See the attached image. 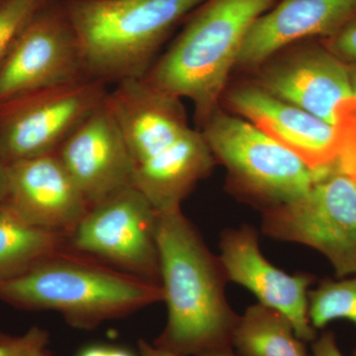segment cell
<instances>
[{
    "instance_id": "4fadbf2b",
    "label": "cell",
    "mask_w": 356,
    "mask_h": 356,
    "mask_svg": "<svg viewBox=\"0 0 356 356\" xmlns=\"http://www.w3.org/2000/svg\"><path fill=\"white\" fill-rule=\"evenodd\" d=\"M89 207L134 185L127 143L107 98L56 152Z\"/></svg>"
},
{
    "instance_id": "7a4b0ae2",
    "label": "cell",
    "mask_w": 356,
    "mask_h": 356,
    "mask_svg": "<svg viewBox=\"0 0 356 356\" xmlns=\"http://www.w3.org/2000/svg\"><path fill=\"white\" fill-rule=\"evenodd\" d=\"M158 247L168 321L153 343L179 356L233 348L240 316L225 295L228 278L181 208L159 213Z\"/></svg>"
},
{
    "instance_id": "3957f363",
    "label": "cell",
    "mask_w": 356,
    "mask_h": 356,
    "mask_svg": "<svg viewBox=\"0 0 356 356\" xmlns=\"http://www.w3.org/2000/svg\"><path fill=\"white\" fill-rule=\"evenodd\" d=\"M0 300L23 310L57 312L72 327L91 330L163 301V293L158 283L67 248L0 282Z\"/></svg>"
},
{
    "instance_id": "6da1fadb",
    "label": "cell",
    "mask_w": 356,
    "mask_h": 356,
    "mask_svg": "<svg viewBox=\"0 0 356 356\" xmlns=\"http://www.w3.org/2000/svg\"><path fill=\"white\" fill-rule=\"evenodd\" d=\"M107 103L127 143L135 187L159 213L180 209L216 161L203 134L189 126L179 98L130 79L109 91Z\"/></svg>"
},
{
    "instance_id": "44dd1931",
    "label": "cell",
    "mask_w": 356,
    "mask_h": 356,
    "mask_svg": "<svg viewBox=\"0 0 356 356\" xmlns=\"http://www.w3.org/2000/svg\"><path fill=\"white\" fill-rule=\"evenodd\" d=\"M48 332L33 327L22 336L0 334V356H27L41 348H48Z\"/></svg>"
},
{
    "instance_id": "52a82bcc",
    "label": "cell",
    "mask_w": 356,
    "mask_h": 356,
    "mask_svg": "<svg viewBox=\"0 0 356 356\" xmlns=\"http://www.w3.org/2000/svg\"><path fill=\"white\" fill-rule=\"evenodd\" d=\"M262 231L275 240L315 248L337 277L356 275L355 182L336 161L303 196L262 211Z\"/></svg>"
},
{
    "instance_id": "4dcf8cb0",
    "label": "cell",
    "mask_w": 356,
    "mask_h": 356,
    "mask_svg": "<svg viewBox=\"0 0 356 356\" xmlns=\"http://www.w3.org/2000/svg\"><path fill=\"white\" fill-rule=\"evenodd\" d=\"M0 1H1V0H0Z\"/></svg>"
},
{
    "instance_id": "7402d4cb",
    "label": "cell",
    "mask_w": 356,
    "mask_h": 356,
    "mask_svg": "<svg viewBox=\"0 0 356 356\" xmlns=\"http://www.w3.org/2000/svg\"><path fill=\"white\" fill-rule=\"evenodd\" d=\"M323 42L346 65L356 64V14L337 34L323 39Z\"/></svg>"
},
{
    "instance_id": "484cf974",
    "label": "cell",
    "mask_w": 356,
    "mask_h": 356,
    "mask_svg": "<svg viewBox=\"0 0 356 356\" xmlns=\"http://www.w3.org/2000/svg\"><path fill=\"white\" fill-rule=\"evenodd\" d=\"M7 194V165L0 158V201L6 200Z\"/></svg>"
},
{
    "instance_id": "9a60e30c",
    "label": "cell",
    "mask_w": 356,
    "mask_h": 356,
    "mask_svg": "<svg viewBox=\"0 0 356 356\" xmlns=\"http://www.w3.org/2000/svg\"><path fill=\"white\" fill-rule=\"evenodd\" d=\"M4 201L28 224L67 236L89 208L56 153L7 165Z\"/></svg>"
},
{
    "instance_id": "ac0fdd59",
    "label": "cell",
    "mask_w": 356,
    "mask_h": 356,
    "mask_svg": "<svg viewBox=\"0 0 356 356\" xmlns=\"http://www.w3.org/2000/svg\"><path fill=\"white\" fill-rule=\"evenodd\" d=\"M305 343L285 316L259 303L240 316L233 337L241 356H310Z\"/></svg>"
},
{
    "instance_id": "d4e9b609",
    "label": "cell",
    "mask_w": 356,
    "mask_h": 356,
    "mask_svg": "<svg viewBox=\"0 0 356 356\" xmlns=\"http://www.w3.org/2000/svg\"><path fill=\"white\" fill-rule=\"evenodd\" d=\"M140 356H179L172 351L159 348L156 344L147 343L145 339L138 341Z\"/></svg>"
},
{
    "instance_id": "4316f807",
    "label": "cell",
    "mask_w": 356,
    "mask_h": 356,
    "mask_svg": "<svg viewBox=\"0 0 356 356\" xmlns=\"http://www.w3.org/2000/svg\"><path fill=\"white\" fill-rule=\"evenodd\" d=\"M348 65V74H350L351 95H353V99L356 100V64Z\"/></svg>"
},
{
    "instance_id": "e0dca14e",
    "label": "cell",
    "mask_w": 356,
    "mask_h": 356,
    "mask_svg": "<svg viewBox=\"0 0 356 356\" xmlns=\"http://www.w3.org/2000/svg\"><path fill=\"white\" fill-rule=\"evenodd\" d=\"M69 248L67 236L32 226L0 201V282Z\"/></svg>"
},
{
    "instance_id": "5bb4252c",
    "label": "cell",
    "mask_w": 356,
    "mask_h": 356,
    "mask_svg": "<svg viewBox=\"0 0 356 356\" xmlns=\"http://www.w3.org/2000/svg\"><path fill=\"white\" fill-rule=\"evenodd\" d=\"M229 108L261 129L312 168L334 165L343 140L339 127L267 92L252 81L228 89Z\"/></svg>"
},
{
    "instance_id": "ba28073f",
    "label": "cell",
    "mask_w": 356,
    "mask_h": 356,
    "mask_svg": "<svg viewBox=\"0 0 356 356\" xmlns=\"http://www.w3.org/2000/svg\"><path fill=\"white\" fill-rule=\"evenodd\" d=\"M159 216L137 187H127L88 208L67 236L69 248L161 284Z\"/></svg>"
},
{
    "instance_id": "d6986e66",
    "label": "cell",
    "mask_w": 356,
    "mask_h": 356,
    "mask_svg": "<svg viewBox=\"0 0 356 356\" xmlns=\"http://www.w3.org/2000/svg\"><path fill=\"white\" fill-rule=\"evenodd\" d=\"M308 314L316 331L336 320L350 321L356 327V276L323 280L317 289L308 293Z\"/></svg>"
},
{
    "instance_id": "7c38bea8",
    "label": "cell",
    "mask_w": 356,
    "mask_h": 356,
    "mask_svg": "<svg viewBox=\"0 0 356 356\" xmlns=\"http://www.w3.org/2000/svg\"><path fill=\"white\" fill-rule=\"evenodd\" d=\"M220 248L219 257L228 281L247 288L259 304L285 316L304 343L317 339L308 314L309 287L314 276L289 275L271 264L259 250L257 229L250 225L222 232Z\"/></svg>"
},
{
    "instance_id": "8992f818",
    "label": "cell",
    "mask_w": 356,
    "mask_h": 356,
    "mask_svg": "<svg viewBox=\"0 0 356 356\" xmlns=\"http://www.w3.org/2000/svg\"><path fill=\"white\" fill-rule=\"evenodd\" d=\"M201 133L215 161L226 166L231 191L262 211L301 197L329 168H310L254 124L220 107Z\"/></svg>"
},
{
    "instance_id": "f1b7e54d",
    "label": "cell",
    "mask_w": 356,
    "mask_h": 356,
    "mask_svg": "<svg viewBox=\"0 0 356 356\" xmlns=\"http://www.w3.org/2000/svg\"><path fill=\"white\" fill-rule=\"evenodd\" d=\"M27 356H51V353L49 351L48 348H41V350L34 351V353H30V355Z\"/></svg>"
},
{
    "instance_id": "f546056e",
    "label": "cell",
    "mask_w": 356,
    "mask_h": 356,
    "mask_svg": "<svg viewBox=\"0 0 356 356\" xmlns=\"http://www.w3.org/2000/svg\"><path fill=\"white\" fill-rule=\"evenodd\" d=\"M355 356H356V348H355Z\"/></svg>"
},
{
    "instance_id": "5b68a950",
    "label": "cell",
    "mask_w": 356,
    "mask_h": 356,
    "mask_svg": "<svg viewBox=\"0 0 356 356\" xmlns=\"http://www.w3.org/2000/svg\"><path fill=\"white\" fill-rule=\"evenodd\" d=\"M89 77L143 79L161 47L205 0H62Z\"/></svg>"
},
{
    "instance_id": "2e32d148",
    "label": "cell",
    "mask_w": 356,
    "mask_h": 356,
    "mask_svg": "<svg viewBox=\"0 0 356 356\" xmlns=\"http://www.w3.org/2000/svg\"><path fill=\"white\" fill-rule=\"evenodd\" d=\"M356 14V0H278L245 37L235 69L254 70L298 42L327 39Z\"/></svg>"
},
{
    "instance_id": "277c9868",
    "label": "cell",
    "mask_w": 356,
    "mask_h": 356,
    "mask_svg": "<svg viewBox=\"0 0 356 356\" xmlns=\"http://www.w3.org/2000/svg\"><path fill=\"white\" fill-rule=\"evenodd\" d=\"M277 1L205 0L143 79L168 95L191 99L203 123L219 107L248 32Z\"/></svg>"
},
{
    "instance_id": "cb8c5ba5",
    "label": "cell",
    "mask_w": 356,
    "mask_h": 356,
    "mask_svg": "<svg viewBox=\"0 0 356 356\" xmlns=\"http://www.w3.org/2000/svg\"><path fill=\"white\" fill-rule=\"evenodd\" d=\"M311 356H344L337 346L336 336L325 331L312 343Z\"/></svg>"
},
{
    "instance_id": "83f0119b",
    "label": "cell",
    "mask_w": 356,
    "mask_h": 356,
    "mask_svg": "<svg viewBox=\"0 0 356 356\" xmlns=\"http://www.w3.org/2000/svg\"><path fill=\"white\" fill-rule=\"evenodd\" d=\"M201 356H238L234 353L233 348H222V350H218L211 351V353H206Z\"/></svg>"
},
{
    "instance_id": "9c48e42d",
    "label": "cell",
    "mask_w": 356,
    "mask_h": 356,
    "mask_svg": "<svg viewBox=\"0 0 356 356\" xmlns=\"http://www.w3.org/2000/svg\"><path fill=\"white\" fill-rule=\"evenodd\" d=\"M108 92L88 77L0 103V158L9 165L56 153Z\"/></svg>"
},
{
    "instance_id": "30bf717a",
    "label": "cell",
    "mask_w": 356,
    "mask_h": 356,
    "mask_svg": "<svg viewBox=\"0 0 356 356\" xmlns=\"http://www.w3.org/2000/svg\"><path fill=\"white\" fill-rule=\"evenodd\" d=\"M88 77L81 44L62 0H46L0 67V103Z\"/></svg>"
},
{
    "instance_id": "603a6c76",
    "label": "cell",
    "mask_w": 356,
    "mask_h": 356,
    "mask_svg": "<svg viewBox=\"0 0 356 356\" xmlns=\"http://www.w3.org/2000/svg\"><path fill=\"white\" fill-rule=\"evenodd\" d=\"M76 356H140L125 346L90 343L77 351Z\"/></svg>"
},
{
    "instance_id": "8fae6325",
    "label": "cell",
    "mask_w": 356,
    "mask_h": 356,
    "mask_svg": "<svg viewBox=\"0 0 356 356\" xmlns=\"http://www.w3.org/2000/svg\"><path fill=\"white\" fill-rule=\"evenodd\" d=\"M261 88L339 127L341 109L353 99L348 65L325 47L308 39L283 49L257 67Z\"/></svg>"
},
{
    "instance_id": "ffe728a7",
    "label": "cell",
    "mask_w": 356,
    "mask_h": 356,
    "mask_svg": "<svg viewBox=\"0 0 356 356\" xmlns=\"http://www.w3.org/2000/svg\"><path fill=\"white\" fill-rule=\"evenodd\" d=\"M46 0H1L0 1V67L16 40Z\"/></svg>"
}]
</instances>
